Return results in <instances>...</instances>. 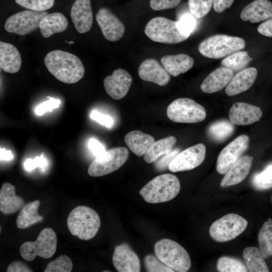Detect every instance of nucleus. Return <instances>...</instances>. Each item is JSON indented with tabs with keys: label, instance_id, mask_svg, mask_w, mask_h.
Instances as JSON below:
<instances>
[{
	"label": "nucleus",
	"instance_id": "f257e3e1",
	"mask_svg": "<svg viewBox=\"0 0 272 272\" xmlns=\"http://www.w3.org/2000/svg\"><path fill=\"white\" fill-rule=\"evenodd\" d=\"M44 62L50 73L64 83H76L84 75L85 68L81 59L67 51H50L46 55Z\"/></svg>",
	"mask_w": 272,
	"mask_h": 272
},
{
	"label": "nucleus",
	"instance_id": "f03ea898",
	"mask_svg": "<svg viewBox=\"0 0 272 272\" xmlns=\"http://www.w3.org/2000/svg\"><path fill=\"white\" fill-rule=\"evenodd\" d=\"M100 224L98 213L85 206L74 208L67 219V226L70 233L83 240L94 238L99 230Z\"/></svg>",
	"mask_w": 272,
	"mask_h": 272
},
{
	"label": "nucleus",
	"instance_id": "7ed1b4c3",
	"mask_svg": "<svg viewBox=\"0 0 272 272\" xmlns=\"http://www.w3.org/2000/svg\"><path fill=\"white\" fill-rule=\"evenodd\" d=\"M180 190L178 178L169 173L158 175L144 186L140 194L147 202L157 203L170 201Z\"/></svg>",
	"mask_w": 272,
	"mask_h": 272
},
{
	"label": "nucleus",
	"instance_id": "20e7f679",
	"mask_svg": "<svg viewBox=\"0 0 272 272\" xmlns=\"http://www.w3.org/2000/svg\"><path fill=\"white\" fill-rule=\"evenodd\" d=\"M245 46V40L241 37L216 34L202 40L198 49L205 57L218 59L239 51Z\"/></svg>",
	"mask_w": 272,
	"mask_h": 272
},
{
	"label": "nucleus",
	"instance_id": "39448f33",
	"mask_svg": "<svg viewBox=\"0 0 272 272\" xmlns=\"http://www.w3.org/2000/svg\"><path fill=\"white\" fill-rule=\"evenodd\" d=\"M156 256L175 271H187L191 260L187 251L179 243L169 239H162L154 246Z\"/></svg>",
	"mask_w": 272,
	"mask_h": 272
},
{
	"label": "nucleus",
	"instance_id": "423d86ee",
	"mask_svg": "<svg viewBox=\"0 0 272 272\" xmlns=\"http://www.w3.org/2000/svg\"><path fill=\"white\" fill-rule=\"evenodd\" d=\"M144 32L152 41L162 43L176 44L189 37L180 32L177 27V21L163 17H155L149 21Z\"/></svg>",
	"mask_w": 272,
	"mask_h": 272
},
{
	"label": "nucleus",
	"instance_id": "0eeeda50",
	"mask_svg": "<svg viewBox=\"0 0 272 272\" xmlns=\"http://www.w3.org/2000/svg\"><path fill=\"white\" fill-rule=\"evenodd\" d=\"M57 248V236L50 228L43 229L35 241H27L20 248L21 256L27 261H33L36 256L49 258L55 253Z\"/></svg>",
	"mask_w": 272,
	"mask_h": 272
},
{
	"label": "nucleus",
	"instance_id": "6e6552de",
	"mask_svg": "<svg viewBox=\"0 0 272 272\" xmlns=\"http://www.w3.org/2000/svg\"><path fill=\"white\" fill-rule=\"evenodd\" d=\"M248 222L243 217L235 213L224 215L215 221L210 226L209 233L216 242L231 241L242 233Z\"/></svg>",
	"mask_w": 272,
	"mask_h": 272
},
{
	"label": "nucleus",
	"instance_id": "1a4fd4ad",
	"mask_svg": "<svg viewBox=\"0 0 272 272\" xmlns=\"http://www.w3.org/2000/svg\"><path fill=\"white\" fill-rule=\"evenodd\" d=\"M167 115L172 121L197 123L206 117L205 108L193 100L181 98L174 100L168 106Z\"/></svg>",
	"mask_w": 272,
	"mask_h": 272
},
{
	"label": "nucleus",
	"instance_id": "9d476101",
	"mask_svg": "<svg viewBox=\"0 0 272 272\" xmlns=\"http://www.w3.org/2000/svg\"><path fill=\"white\" fill-rule=\"evenodd\" d=\"M129 152L125 147H117L97 157L90 164L88 174L92 177L102 176L120 168L128 159Z\"/></svg>",
	"mask_w": 272,
	"mask_h": 272
},
{
	"label": "nucleus",
	"instance_id": "9b49d317",
	"mask_svg": "<svg viewBox=\"0 0 272 272\" xmlns=\"http://www.w3.org/2000/svg\"><path fill=\"white\" fill-rule=\"evenodd\" d=\"M48 13L47 12L25 10L19 12L9 17L5 24V30L18 35H26L38 28L41 20Z\"/></svg>",
	"mask_w": 272,
	"mask_h": 272
},
{
	"label": "nucleus",
	"instance_id": "f8f14e48",
	"mask_svg": "<svg viewBox=\"0 0 272 272\" xmlns=\"http://www.w3.org/2000/svg\"><path fill=\"white\" fill-rule=\"evenodd\" d=\"M249 138L245 134L239 135L228 144L219 154L217 171L225 174L240 158L249 146Z\"/></svg>",
	"mask_w": 272,
	"mask_h": 272
},
{
	"label": "nucleus",
	"instance_id": "ddd939ff",
	"mask_svg": "<svg viewBox=\"0 0 272 272\" xmlns=\"http://www.w3.org/2000/svg\"><path fill=\"white\" fill-rule=\"evenodd\" d=\"M206 152V146L201 143L187 148L179 153L171 161L168 169L172 172L193 169L203 162Z\"/></svg>",
	"mask_w": 272,
	"mask_h": 272
},
{
	"label": "nucleus",
	"instance_id": "4468645a",
	"mask_svg": "<svg viewBox=\"0 0 272 272\" xmlns=\"http://www.w3.org/2000/svg\"><path fill=\"white\" fill-rule=\"evenodd\" d=\"M98 24L104 37L110 41H116L124 35L123 24L108 9L100 8L96 16Z\"/></svg>",
	"mask_w": 272,
	"mask_h": 272
},
{
	"label": "nucleus",
	"instance_id": "2eb2a0df",
	"mask_svg": "<svg viewBox=\"0 0 272 272\" xmlns=\"http://www.w3.org/2000/svg\"><path fill=\"white\" fill-rule=\"evenodd\" d=\"M132 82V77L127 71L123 69H117L111 75L104 79L103 84L110 97L115 100H120L126 96Z\"/></svg>",
	"mask_w": 272,
	"mask_h": 272
},
{
	"label": "nucleus",
	"instance_id": "dca6fc26",
	"mask_svg": "<svg viewBox=\"0 0 272 272\" xmlns=\"http://www.w3.org/2000/svg\"><path fill=\"white\" fill-rule=\"evenodd\" d=\"M112 261L119 272L141 271V264L138 255L126 243H122L115 247Z\"/></svg>",
	"mask_w": 272,
	"mask_h": 272
},
{
	"label": "nucleus",
	"instance_id": "f3484780",
	"mask_svg": "<svg viewBox=\"0 0 272 272\" xmlns=\"http://www.w3.org/2000/svg\"><path fill=\"white\" fill-rule=\"evenodd\" d=\"M71 17L79 33L83 34L89 31L93 20L90 0H76L71 8Z\"/></svg>",
	"mask_w": 272,
	"mask_h": 272
},
{
	"label": "nucleus",
	"instance_id": "a211bd4d",
	"mask_svg": "<svg viewBox=\"0 0 272 272\" xmlns=\"http://www.w3.org/2000/svg\"><path fill=\"white\" fill-rule=\"evenodd\" d=\"M262 115V111L259 107L243 102L235 103L229 112L230 122L238 125L254 123L258 121Z\"/></svg>",
	"mask_w": 272,
	"mask_h": 272
},
{
	"label": "nucleus",
	"instance_id": "6ab92c4d",
	"mask_svg": "<svg viewBox=\"0 0 272 272\" xmlns=\"http://www.w3.org/2000/svg\"><path fill=\"white\" fill-rule=\"evenodd\" d=\"M139 77L143 80L150 82L160 86L166 85L170 80V76L164 67L154 58L144 60L138 69Z\"/></svg>",
	"mask_w": 272,
	"mask_h": 272
},
{
	"label": "nucleus",
	"instance_id": "aec40b11",
	"mask_svg": "<svg viewBox=\"0 0 272 272\" xmlns=\"http://www.w3.org/2000/svg\"><path fill=\"white\" fill-rule=\"evenodd\" d=\"M234 76L231 69L221 66L211 72L202 81L200 89L206 93L218 92L230 83Z\"/></svg>",
	"mask_w": 272,
	"mask_h": 272
},
{
	"label": "nucleus",
	"instance_id": "412c9836",
	"mask_svg": "<svg viewBox=\"0 0 272 272\" xmlns=\"http://www.w3.org/2000/svg\"><path fill=\"white\" fill-rule=\"evenodd\" d=\"M241 19L252 23L272 18V3L268 0H255L244 7Z\"/></svg>",
	"mask_w": 272,
	"mask_h": 272
},
{
	"label": "nucleus",
	"instance_id": "4be33fe9",
	"mask_svg": "<svg viewBox=\"0 0 272 272\" xmlns=\"http://www.w3.org/2000/svg\"><path fill=\"white\" fill-rule=\"evenodd\" d=\"M257 76V71L249 67L240 71L233 76L227 85L225 92L229 96H234L248 90L254 84Z\"/></svg>",
	"mask_w": 272,
	"mask_h": 272
},
{
	"label": "nucleus",
	"instance_id": "5701e85b",
	"mask_svg": "<svg viewBox=\"0 0 272 272\" xmlns=\"http://www.w3.org/2000/svg\"><path fill=\"white\" fill-rule=\"evenodd\" d=\"M253 157L245 156L241 158L226 173L222 180V187L234 185L242 182L248 174Z\"/></svg>",
	"mask_w": 272,
	"mask_h": 272
},
{
	"label": "nucleus",
	"instance_id": "b1692460",
	"mask_svg": "<svg viewBox=\"0 0 272 272\" xmlns=\"http://www.w3.org/2000/svg\"><path fill=\"white\" fill-rule=\"evenodd\" d=\"M21 64V56L17 48L12 44L0 41L1 69L14 74L20 70Z\"/></svg>",
	"mask_w": 272,
	"mask_h": 272
},
{
	"label": "nucleus",
	"instance_id": "393cba45",
	"mask_svg": "<svg viewBox=\"0 0 272 272\" xmlns=\"http://www.w3.org/2000/svg\"><path fill=\"white\" fill-rule=\"evenodd\" d=\"M161 61L168 73L174 77L186 73L194 64L193 58L184 53L165 55Z\"/></svg>",
	"mask_w": 272,
	"mask_h": 272
},
{
	"label": "nucleus",
	"instance_id": "a878e982",
	"mask_svg": "<svg viewBox=\"0 0 272 272\" xmlns=\"http://www.w3.org/2000/svg\"><path fill=\"white\" fill-rule=\"evenodd\" d=\"M23 199L16 195L15 187L8 182L4 183L0 190V211L4 214H11L23 208Z\"/></svg>",
	"mask_w": 272,
	"mask_h": 272
},
{
	"label": "nucleus",
	"instance_id": "bb28decb",
	"mask_svg": "<svg viewBox=\"0 0 272 272\" xmlns=\"http://www.w3.org/2000/svg\"><path fill=\"white\" fill-rule=\"evenodd\" d=\"M124 141L128 148L137 156L145 154L152 144L155 142L154 137L143 132L134 130L127 133Z\"/></svg>",
	"mask_w": 272,
	"mask_h": 272
},
{
	"label": "nucleus",
	"instance_id": "cd10ccee",
	"mask_svg": "<svg viewBox=\"0 0 272 272\" xmlns=\"http://www.w3.org/2000/svg\"><path fill=\"white\" fill-rule=\"evenodd\" d=\"M68 22L65 17L58 12L48 14L41 20L39 29L44 38L63 32L67 28Z\"/></svg>",
	"mask_w": 272,
	"mask_h": 272
},
{
	"label": "nucleus",
	"instance_id": "c85d7f7f",
	"mask_svg": "<svg viewBox=\"0 0 272 272\" xmlns=\"http://www.w3.org/2000/svg\"><path fill=\"white\" fill-rule=\"evenodd\" d=\"M176 143V139L170 136L155 141L144 156L145 161L148 163L156 162L159 158L170 153Z\"/></svg>",
	"mask_w": 272,
	"mask_h": 272
},
{
	"label": "nucleus",
	"instance_id": "c756f323",
	"mask_svg": "<svg viewBox=\"0 0 272 272\" xmlns=\"http://www.w3.org/2000/svg\"><path fill=\"white\" fill-rule=\"evenodd\" d=\"M39 206L40 201L35 200L23 207L16 220L18 228H27L43 220V217L38 214Z\"/></svg>",
	"mask_w": 272,
	"mask_h": 272
},
{
	"label": "nucleus",
	"instance_id": "7c9ffc66",
	"mask_svg": "<svg viewBox=\"0 0 272 272\" xmlns=\"http://www.w3.org/2000/svg\"><path fill=\"white\" fill-rule=\"evenodd\" d=\"M243 257L248 271H269L260 250L257 247L250 246L245 248L243 251Z\"/></svg>",
	"mask_w": 272,
	"mask_h": 272
},
{
	"label": "nucleus",
	"instance_id": "2f4dec72",
	"mask_svg": "<svg viewBox=\"0 0 272 272\" xmlns=\"http://www.w3.org/2000/svg\"><path fill=\"white\" fill-rule=\"evenodd\" d=\"M259 250L264 258L272 256V219L268 218L258 235Z\"/></svg>",
	"mask_w": 272,
	"mask_h": 272
},
{
	"label": "nucleus",
	"instance_id": "473e14b6",
	"mask_svg": "<svg viewBox=\"0 0 272 272\" xmlns=\"http://www.w3.org/2000/svg\"><path fill=\"white\" fill-rule=\"evenodd\" d=\"M234 130L235 127L231 122L222 120L211 124L208 129V134L214 141L221 142L230 137Z\"/></svg>",
	"mask_w": 272,
	"mask_h": 272
},
{
	"label": "nucleus",
	"instance_id": "72a5a7b5",
	"mask_svg": "<svg viewBox=\"0 0 272 272\" xmlns=\"http://www.w3.org/2000/svg\"><path fill=\"white\" fill-rule=\"evenodd\" d=\"M252 59L247 51H239L227 56L221 63L233 72H240L245 69Z\"/></svg>",
	"mask_w": 272,
	"mask_h": 272
},
{
	"label": "nucleus",
	"instance_id": "f704fd0d",
	"mask_svg": "<svg viewBox=\"0 0 272 272\" xmlns=\"http://www.w3.org/2000/svg\"><path fill=\"white\" fill-rule=\"evenodd\" d=\"M217 268L220 272H247L246 265L238 259L228 256L219 258Z\"/></svg>",
	"mask_w": 272,
	"mask_h": 272
},
{
	"label": "nucleus",
	"instance_id": "c9c22d12",
	"mask_svg": "<svg viewBox=\"0 0 272 272\" xmlns=\"http://www.w3.org/2000/svg\"><path fill=\"white\" fill-rule=\"evenodd\" d=\"M251 183L254 188L264 190L272 187V163L268 165L262 171L255 174Z\"/></svg>",
	"mask_w": 272,
	"mask_h": 272
},
{
	"label": "nucleus",
	"instance_id": "e433bc0d",
	"mask_svg": "<svg viewBox=\"0 0 272 272\" xmlns=\"http://www.w3.org/2000/svg\"><path fill=\"white\" fill-rule=\"evenodd\" d=\"M214 0H188L190 13L196 18L200 19L209 13L213 5Z\"/></svg>",
	"mask_w": 272,
	"mask_h": 272
},
{
	"label": "nucleus",
	"instance_id": "4c0bfd02",
	"mask_svg": "<svg viewBox=\"0 0 272 272\" xmlns=\"http://www.w3.org/2000/svg\"><path fill=\"white\" fill-rule=\"evenodd\" d=\"M73 262L71 258L65 255H61L54 260L49 262L44 272H71L73 269Z\"/></svg>",
	"mask_w": 272,
	"mask_h": 272
},
{
	"label": "nucleus",
	"instance_id": "58836bf2",
	"mask_svg": "<svg viewBox=\"0 0 272 272\" xmlns=\"http://www.w3.org/2000/svg\"><path fill=\"white\" fill-rule=\"evenodd\" d=\"M19 6L35 11L42 12L51 8L54 0H15Z\"/></svg>",
	"mask_w": 272,
	"mask_h": 272
},
{
	"label": "nucleus",
	"instance_id": "ea45409f",
	"mask_svg": "<svg viewBox=\"0 0 272 272\" xmlns=\"http://www.w3.org/2000/svg\"><path fill=\"white\" fill-rule=\"evenodd\" d=\"M196 18L191 13L183 14L178 21L177 27L180 32L183 35L189 36L196 26Z\"/></svg>",
	"mask_w": 272,
	"mask_h": 272
},
{
	"label": "nucleus",
	"instance_id": "a19ab883",
	"mask_svg": "<svg viewBox=\"0 0 272 272\" xmlns=\"http://www.w3.org/2000/svg\"><path fill=\"white\" fill-rule=\"evenodd\" d=\"M144 263L147 271H175L172 268L162 262L157 256L152 254L147 255Z\"/></svg>",
	"mask_w": 272,
	"mask_h": 272
},
{
	"label": "nucleus",
	"instance_id": "79ce46f5",
	"mask_svg": "<svg viewBox=\"0 0 272 272\" xmlns=\"http://www.w3.org/2000/svg\"><path fill=\"white\" fill-rule=\"evenodd\" d=\"M49 99L38 105L35 110L36 115L40 116L47 111H51L52 109L58 108L60 104L59 99L48 97Z\"/></svg>",
	"mask_w": 272,
	"mask_h": 272
},
{
	"label": "nucleus",
	"instance_id": "37998d69",
	"mask_svg": "<svg viewBox=\"0 0 272 272\" xmlns=\"http://www.w3.org/2000/svg\"><path fill=\"white\" fill-rule=\"evenodd\" d=\"M181 0H150L151 8L155 11L170 9L177 7Z\"/></svg>",
	"mask_w": 272,
	"mask_h": 272
},
{
	"label": "nucleus",
	"instance_id": "c03bdc74",
	"mask_svg": "<svg viewBox=\"0 0 272 272\" xmlns=\"http://www.w3.org/2000/svg\"><path fill=\"white\" fill-rule=\"evenodd\" d=\"M179 153L178 149H175L166 155L163 156L160 159L157 160L155 167L159 171H163L168 168L171 161Z\"/></svg>",
	"mask_w": 272,
	"mask_h": 272
},
{
	"label": "nucleus",
	"instance_id": "a18cd8bd",
	"mask_svg": "<svg viewBox=\"0 0 272 272\" xmlns=\"http://www.w3.org/2000/svg\"><path fill=\"white\" fill-rule=\"evenodd\" d=\"M47 165V161L42 154L39 157L37 156L34 159H28L24 163L25 169L31 171L36 167L43 168Z\"/></svg>",
	"mask_w": 272,
	"mask_h": 272
},
{
	"label": "nucleus",
	"instance_id": "49530a36",
	"mask_svg": "<svg viewBox=\"0 0 272 272\" xmlns=\"http://www.w3.org/2000/svg\"><path fill=\"white\" fill-rule=\"evenodd\" d=\"M90 117L107 127H111L113 123V120L110 116L101 113L96 110L92 111L90 114Z\"/></svg>",
	"mask_w": 272,
	"mask_h": 272
},
{
	"label": "nucleus",
	"instance_id": "de8ad7c7",
	"mask_svg": "<svg viewBox=\"0 0 272 272\" xmlns=\"http://www.w3.org/2000/svg\"><path fill=\"white\" fill-rule=\"evenodd\" d=\"M88 147L96 158L102 155L106 152L103 144L93 138L90 140L88 143Z\"/></svg>",
	"mask_w": 272,
	"mask_h": 272
},
{
	"label": "nucleus",
	"instance_id": "09e8293b",
	"mask_svg": "<svg viewBox=\"0 0 272 272\" xmlns=\"http://www.w3.org/2000/svg\"><path fill=\"white\" fill-rule=\"evenodd\" d=\"M7 272H32L33 270L21 261L12 262L7 269Z\"/></svg>",
	"mask_w": 272,
	"mask_h": 272
},
{
	"label": "nucleus",
	"instance_id": "8fccbe9b",
	"mask_svg": "<svg viewBox=\"0 0 272 272\" xmlns=\"http://www.w3.org/2000/svg\"><path fill=\"white\" fill-rule=\"evenodd\" d=\"M257 31L263 36L272 37V18L260 24Z\"/></svg>",
	"mask_w": 272,
	"mask_h": 272
},
{
	"label": "nucleus",
	"instance_id": "3c124183",
	"mask_svg": "<svg viewBox=\"0 0 272 272\" xmlns=\"http://www.w3.org/2000/svg\"><path fill=\"white\" fill-rule=\"evenodd\" d=\"M234 0H214V10L218 13H221L231 7Z\"/></svg>",
	"mask_w": 272,
	"mask_h": 272
},
{
	"label": "nucleus",
	"instance_id": "603ef678",
	"mask_svg": "<svg viewBox=\"0 0 272 272\" xmlns=\"http://www.w3.org/2000/svg\"><path fill=\"white\" fill-rule=\"evenodd\" d=\"M0 158L1 160L10 161L14 158V156L11 151L1 148Z\"/></svg>",
	"mask_w": 272,
	"mask_h": 272
},
{
	"label": "nucleus",
	"instance_id": "864d4df0",
	"mask_svg": "<svg viewBox=\"0 0 272 272\" xmlns=\"http://www.w3.org/2000/svg\"><path fill=\"white\" fill-rule=\"evenodd\" d=\"M66 42L67 43H68L69 44H74V42L73 41H69V42H68V41H66Z\"/></svg>",
	"mask_w": 272,
	"mask_h": 272
},
{
	"label": "nucleus",
	"instance_id": "5fc2aeb1",
	"mask_svg": "<svg viewBox=\"0 0 272 272\" xmlns=\"http://www.w3.org/2000/svg\"><path fill=\"white\" fill-rule=\"evenodd\" d=\"M271 202L272 203V196H271Z\"/></svg>",
	"mask_w": 272,
	"mask_h": 272
}]
</instances>
